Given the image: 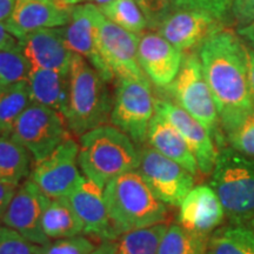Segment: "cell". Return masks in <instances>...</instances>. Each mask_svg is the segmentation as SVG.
I'll use <instances>...</instances> for the list:
<instances>
[{
  "mask_svg": "<svg viewBox=\"0 0 254 254\" xmlns=\"http://www.w3.org/2000/svg\"><path fill=\"white\" fill-rule=\"evenodd\" d=\"M199 58L226 136L254 111L247 78L245 43L239 34L221 28L202 44Z\"/></svg>",
  "mask_w": 254,
  "mask_h": 254,
  "instance_id": "6da1fadb",
  "label": "cell"
},
{
  "mask_svg": "<svg viewBox=\"0 0 254 254\" xmlns=\"http://www.w3.org/2000/svg\"><path fill=\"white\" fill-rule=\"evenodd\" d=\"M111 225L117 238L128 232L161 224L167 205L157 198L138 170L114 178L104 189Z\"/></svg>",
  "mask_w": 254,
  "mask_h": 254,
  "instance_id": "7a4b0ae2",
  "label": "cell"
},
{
  "mask_svg": "<svg viewBox=\"0 0 254 254\" xmlns=\"http://www.w3.org/2000/svg\"><path fill=\"white\" fill-rule=\"evenodd\" d=\"M113 98L104 80L84 57L73 53L64 118L69 131L81 136L111 120Z\"/></svg>",
  "mask_w": 254,
  "mask_h": 254,
  "instance_id": "3957f363",
  "label": "cell"
},
{
  "mask_svg": "<svg viewBox=\"0 0 254 254\" xmlns=\"http://www.w3.org/2000/svg\"><path fill=\"white\" fill-rule=\"evenodd\" d=\"M78 163L84 177L104 190L114 178L138 170L139 151L118 127L101 125L80 136Z\"/></svg>",
  "mask_w": 254,
  "mask_h": 254,
  "instance_id": "277c9868",
  "label": "cell"
},
{
  "mask_svg": "<svg viewBox=\"0 0 254 254\" xmlns=\"http://www.w3.org/2000/svg\"><path fill=\"white\" fill-rule=\"evenodd\" d=\"M209 186L220 200L232 224H246L254 218V158L230 147L218 150Z\"/></svg>",
  "mask_w": 254,
  "mask_h": 254,
  "instance_id": "5b68a950",
  "label": "cell"
},
{
  "mask_svg": "<svg viewBox=\"0 0 254 254\" xmlns=\"http://www.w3.org/2000/svg\"><path fill=\"white\" fill-rule=\"evenodd\" d=\"M164 88L178 106L207 129L219 148L224 147L225 134L221 129L214 99L202 73L199 55L192 52L184 56L176 79Z\"/></svg>",
  "mask_w": 254,
  "mask_h": 254,
  "instance_id": "8992f818",
  "label": "cell"
},
{
  "mask_svg": "<svg viewBox=\"0 0 254 254\" xmlns=\"http://www.w3.org/2000/svg\"><path fill=\"white\" fill-rule=\"evenodd\" d=\"M155 114V98L148 78L118 79L113 97L111 123L132 139L145 145L148 126Z\"/></svg>",
  "mask_w": 254,
  "mask_h": 254,
  "instance_id": "52a82bcc",
  "label": "cell"
},
{
  "mask_svg": "<svg viewBox=\"0 0 254 254\" xmlns=\"http://www.w3.org/2000/svg\"><path fill=\"white\" fill-rule=\"evenodd\" d=\"M67 123L57 111L31 103L15 120L11 135L26 147L34 161H40L69 136Z\"/></svg>",
  "mask_w": 254,
  "mask_h": 254,
  "instance_id": "ba28073f",
  "label": "cell"
},
{
  "mask_svg": "<svg viewBox=\"0 0 254 254\" xmlns=\"http://www.w3.org/2000/svg\"><path fill=\"white\" fill-rule=\"evenodd\" d=\"M138 171L158 199L178 207L194 187V176L150 145L139 150Z\"/></svg>",
  "mask_w": 254,
  "mask_h": 254,
  "instance_id": "9c48e42d",
  "label": "cell"
},
{
  "mask_svg": "<svg viewBox=\"0 0 254 254\" xmlns=\"http://www.w3.org/2000/svg\"><path fill=\"white\" fill-rule=\"evenodd\" d=\"M78 154L77 141L68 138L50 155L33 165L28 179L50 199L68 198L82 179Z\"/></svg>",
  "mask_w": 254,
  "mask_h": 254,
  "instance_id": "30bf717a",
  "label": "cell"
},
{
  "mask_svg": "<svg viewBox=\"0 0 254 254\" xmlns=\"http://www.w3.org/2000/svg\"><path fill=\"white\" fill-rule=\"evenodd\" d=\"M97 43L100 55L114 78H147L138 58L139 37L112 23L101 12L97 18Z\"/></svg>",
  "mask_w": 254,
  "mask_h": 254,
  "instance_id": "8fae6325",
  "label": "cell"
},
{
  "mask_svg": "<svg viewBox=\"0 0 254 254\" xmlns=\"http://www.w3.org/2000/svg\"><path fill=\"white\" fill-rule=\"evenodd\" d=\"M51 199L30 179L18 187L2 215V225L18 232L34 245L50 243L43 230V217Z\"/></svg>",
  "mask_w": 254,
  "mask_h": 254,
  "instance_id": "7c38bea8",
  "label": "cell"
},
{
  "mask_svg": "<svg viewBox=\"0 0 254 254\" xmlns=\"http://www.w3.org/2000/svg\"><path fill=\"white\" fill-rule=\"evenodd\" d=\"M224 26L211 14L194 9L171 11L158 26V33L183 53H192Z\"/></svg>",
  "mask_w": 254,
  "mask_h": 254,
  "instance_id": "4fadbf2b",
  "label": "cell"
},
{
  "mask_svg": "<svg viewBox=\"0 0 254 254\" xmlns=\"http://www.w3.org/2000/svg\"><path fill=\"white\" fill-rule=\"evenodd\" d=\"M155 113L172 124L183 135L195 157L200 172L204 176L211 174L217 161L218 150L207 129L185 110L164 98H155Z\"/></svg>",
  "mask_w": 254,
  "mask_h": 254,
  "instance_id": "5bb4252c",
  "label": "cell"
},
{
  "mask_svg": "<svg viewBox=\"0 0 254 254\" xmlns=\"http://www.w3.org/2000/svg\"><path fill=\"white\" fill-rule=\"evenodd\" d=\"M100 11L97 5H78L72 9L69 23L63 27L64 39L69 51L84 57L107 82L114 79L101 57L97 43V18Z\"/></svg>",
  "mask_w": 254,
  "mask_h": 254,
  "instance_id": "9a60e30c",
  "label": "cell"
},
{
  "mask_svg": "<svg viewBox=\"0 0 254 254\" xmlns=\"http://www.w3.org/2000/svg\"><path fill=\"white\" fill-rule=\"evenodd\" d=\"M73 7L50 0H17L5 27L15 39L43 28L64 27L71 20Z\"/></svg>",
  "mask_w": 254,
  "mask_h": 254,
  "instance_id": "2e32d148",
  "label": "cell"
},
{
  "mask_svg": "<svg viewBox=\"0 0 254 254\" xmlns=\"http://www.w3.org/2000/svg\"><path fill=\"white\" fill-rule=\"evenodd\" d=\"M138 58L147 78L164 88L176 79L184 56L161 34L145 32L139 38Z\"/></svg>",
  "mask_w": 254,
  "mask_h": 254,
  "instance_id": "e0dca14e",
  "label": "cell"
},
{
  "mask_svg": "<svg viewBox=\"0 0 254 254\" xmlns=\"http://www.w3.org/2000/svg\"><path fill=\"white\" fill-rule=\"evenodd\" d=\"M18 45L31 67L68 73L73 52L66 45L63 27L34 31L18 39Z\"/></svg>",
  "mask_w": 254,
  "mask_h": 254,
  "instance_id": "ac0fdd59",
  "label": "cell"
},
{
  "mask_svg": "<svg viewBox=\"0 0 254 254\" xmlns=\"http://www.w3.org/2000/svg\"><path fill=\"white\" fill-rule=\"evenodd\" d=\"M68 200L80 218L85 234L101 241L118 240L111 225L103 189L86 177H82Z\"/></svg>",
  "mask_w": 254,
  "mask_h": 254,
  "instance_id": "d6986e66",
  "label": "cell"
},
{
  "mask_svg": "<svg viewBox=\"0 0 254 254\" xmlns=\"http://www.w3.org/2000/svg\"><path fill=\"white\" fill-rule=\"evenodd\" d=\"M179 207V224L204 236L214 231L225 218L220 200L209 185L193 187Z\"/></svg>",
  "mask_w": 254,
  "mask_h": 254,
  "instance_id": "ffe728a7",
  "label": "cell"
},
{
  "mask_svg": "<svg viewBox=\"0 0 254 254\" xmlns=\"http://www.w3.org/2000/svg\"><path fill=\"white\" fill-rule=\"evenodd\" d=\"M147 141L151 147L165 157L176 161L193 176H198L199 166L195 157L179 131L160 114L155 113L147 131Z\"/></svg>",
  "mask_w": 254,
  "mask_h": 254,
  "instance_id": "44dd1931",
  "label": "cell"
},
{
  "mask_svg": "<svg viewBox=\"0 0 254 254\" xmlns=\"http://www.w3.org/2000/svg\"><path fill=\"white\" fill-rule=\"evenodd\" d=\"M27 81L32 103L50 107L64 117L67 104L68 73L31 67Z\"/></svg>",
  "mask_w": 254,
  "mask_h": 254,
  "instance_id": "7402d4cb",
  "label": "cell"
},
{
  "mask_svg": "<svg viewBox=\"0 0 254 254\" xmlns=\"http://www.w3.org/2000/svg\"><path fill=\"white\" fill-rule=\"evenodd\" d=\"M33 157L20 142L9 135L0 134V183L20 186L30 178Z\"/></svg>",
  "mask_w": 254,
  "mask_h": 254,
  "instance_id": "603a6c76",
  "label": "cell"
},
{
  "mask_svg": "<svg viewBox=\"0 0 254 254\" xmlns=\"http://www.w3.org/2000/svg\"><path fill=\"white\" fill-rule=\"evenodd\" d=\"M44 233L50 240L75 237L84 233V226L68 198L51 200L43 217Z\"/></svg>",
  "mask_w": 254,
  "mask_h": 254,
  "instance_id": "cb8c5ba5",
  "label": "cell"
},
{
  "mask_svg": "<svg viewBox=\"0 0 254 254\" xmlns=\"http://www.w3.org/2000/svg\"><path fill=\"white\" fill-rule=\"evenodd\" d=\"M207 254H254V230L245 224H232L213 232Z\"/></svg>",
  "mask_w": 254,
  "mask_h": 254,
  "instance_id": "d4e9b609",
  "label": "cell"
},
{
  "mask_svg": "<svg viewBox=\"0 0 254 254\" xmlns=\"http://www.w3.org/2000/svg\"><path fill=\"white\" fill-rule=\"evenodd\" d=\"M207 236L186 230L179 222H174L161 238L158 254H207Z\"/></svg>",
  "mask_w": 254,
  "mask_h": 254,
  "instance_id": "484cf974",
  "label": "cell"
},
{
  "mask_svg": "<svg viewBox=\"0 0 254 254\" xmlns=\"http://www.w3.org/2000/svg\"><path fill=\"white\" fill-rule=\"evenodd\" d=\"M31 103L27 80L0 90V134H11L15 120Z\"/></svg>",
  "mask_w": 254,
  "mask_h": 254,
  "instance_id": "4316f807",
  "label": "cell"
},
{
  "mask_svg": "<svg viewBox=\"0 0 254 254\" xmlns=\"http://www.w3.org/2000/svg\"><path fill=\"white\" fill-rule=\"evenodd\" d=\"M168 227L167 224L135 230L123 234L117 240L119 254H158L159 244Z\"/></svg>",
  "mask_w": 254,
  "mask_h": 254,
  "instance_id": "83f0119b",
  "label": "cell"
},
{
  "mask_svg": "<svg viewBox=\"0 0 254 254\" xmlns=\"http://www.w3.org/2000/svg\"><path fill=\"white\" fill-rule=\"evenodd\" d=\"M98 8L112 23L135 34L142 33L148 27L147 20L135 0H113L110 4L98 6Z\"/></svg>",
  "mask_w": 254,
  "mask_h": 254,
  "instance_id": "f1b7e54d",
  "label": "cell"
},
{
  "mask_svg": "<svg viewBox=\"0 0 254 254\" xmlns=\"http://www.w3.org/2000/svg\"><path fill=\"white\" fill-rule=\"evenodd\" d=\"M31 65L19 45L0 50V90L27 80Z\"/></svg>",
  "mask_w": 254,
  "mask_h": 254,
  "instance_id": "f546056e",
  "label": "cell"
},
{
  "mask_svg": "<svg viewBox=\"0 0 254 254\" xmlns=\"http://www.w3.org/2000/svg\"><path fill=\"white\" fill-rule=\"evenodd\" d=\"M94 250V244L80 234L50 241L45 245H36V254H92Z\"/></svg>",
  "mask_w": 254,
  "mask_h": 254,
  "instance_id": "4dcf8cb0",
  "label": "cell"
},
{
  "mask_svg": "<svg viewBox=\"0 0 254 254\" xmlns=\"http://www.w3.org/2000/svg\"><path fill=\"white\" fill-rule=\"evenodd\" d=\"M171 2L177 8L205 12L222 23L230 18L232 7V0H171Z\"/></svg>",
  "mask_w": 254,
  "mask_h": 254,
  "instance_id": "1f68e13d",
  "label": "cell"
},
{
  "mask_svg": "<svg viewBox=\"0 0 254 254\" xmlns=\"http://www.w3.org/2000/svg\"><path fill=\"white\" fill-rule=\"evenodd\" d=\"M226 140L232 148L254 158V111L233 132L226 135Z\"/></svg>",
  "mask_w": 254,
  "mask_h": 254,
  "instance_id": "d6a6232c",
  "label": "cell"
},
{
  "mask_svg": "<svg viewBox=\"0 0 254 254\" xmlns=\"http://www.w3.org/2000/svg\"><path fill=\"white\" fill-rule=\"evenodd\" d=\"M0 254H36V245L6 226H0Z\"/></svg>",
  "mask_w": 254,
  "mask_h": 254,
  "instance_id": "836d02e7",
  "label": "cell"
},
{
  "mask_svg": "<svg viewBox=\"0 0 254 254\" xmlns=\"http://www.w3.org/2000/svg\"><path fill=\"white\" fill-rule=\"evenodd\" d=\"M136 4L141 8L148 27L158 28L165 18L170 14L171 0H135Z\"/></svg>",
  "mask_w": 254,
  "mask_h": 254,
  "instance_id": "e575fe53",
  "label": "cell"
},
{
  "mask_svg": "<svg viewBox=\"0 0 254 254\" xmlns=\"http://www.w3.org/2000/svg\"><path fill=\"white\" fill-rule=\"evenodd\" d=\"M231 14L238 28L254 23V0H232Z\"/></svg>",
  "mask_w": 254,
  "mask_h": 254,
  "instance_id": "d590c367",
  "label": "cell"
},
{
  "mask_svg": "<svg viewBox=\"0 0 254 254\" xmlns=\"http://www.w3.org/2000/svg\"><path fill=\"white\" fill-rule=\"evenodd\" d=\"M18 187L19 186L0 183V218H2L6 209H7L9 202L12 201L15 192H17Z\"/></svg>",
  "mask_w": 254,
  "mask_h": 254,
  "instance_id": "8d00e7d4",
  "label": "cell"
},
{
  "mask_svg": "<svg viewBox=\"0 0 254 254\" xmlns=\"http://www.w3.org/2000/svg\"><path fill=\"white\" fill-rule=\"evenodd\" d=\"M246 46V62H247V78H249V86L251 97H252V101L254 104V51Z\"/></svg>",
  "mask_w": 254,
  "mask_h": 254,
  "instance_id": "74e56055",
  "label": "cell"
},
{
  "mask_svg": "<svg viewBox=\"0 0 254 254\" xmlns=\"http://www.w3.org/2000/svg\"><path fill=\"white\" fill-rule=\"evenodd\" d=\"M17 45L18 40L12 34L8 33L4 23H0V50L11 49V47H14Z\"/></svg>",
  "mask_w": 254,
  "mask_h": 254,
  "instance_id": "f35d334b",
  "label": "cell"
},
{
  "mask_svg": "<svg viewBox=\"0 0 254 254\" xmlns=\"http://www.w3.org/2000/svg\"><path fill=\"white\" fill-rule=\"evenodd\" d=\"M238 34L245 41L246 45L254 51V23L238 28Z\"/></svg>",
  "mask_w": 254,
  "mask_h": 254,
  "instance_id": "ab89813d",
  "label": "cell"
},
{
  "mask_svg": "<svg viewBox=\"0 0 254 254\" xmlns=\"http://www.w3.org/2000/svg\"><path fill=\"white\" fill-rule=\"evenodd\" d=\"M92 254H119L116 240L101 241V244L92 252Z\"/></svg>",
  "mask_w": 254,
  "mask_h": 254,
  "instance_id": "60d3db41",
  "label": "cell"
},
{
  "mask_svg": "<svg viewBox=\"0 0 254 254\" xmlns=\"http://www.w3.org/2000/svg\"><path fill=\"white\" fill-rule=\"evenodd\" d=\"M17 0H0V23H5L13 11Z\"/></svg>",
  "mask_w": 254,
  "mask_h": 254,
  "instance_id": "b9f144b4",
  "label": "cell"
},
{
  "mask_svg": "<svg viewBox=\"0 0 254 254\" xmlns=\"http://www.w3.org/2000/svg\"><path fill=\"white\" fill-rule=\"evenodd\" d=\"M85 1V0H59L58 5L60 6H66V7H71L72 5L79 4V2Z\"/></svg>",
  "mask_w": 254,
  "mask_h": 254,
  "instance_id": "7bdbcfd3",
  "label": "cell"
},
{
  "mask_svg": "<svg viewBox=\"0 0 254 254\" xmlns=\"http://www.w3.org/2000/svg\"><path fill=\"white\" fill-rule=\"evenodd\" d=\"M93 1L97 4V6H101V5L110 4V2H112L113 0H93Z\"/></svg>",
  "mask_w": 254,
  "mask_h": 254,
  "instance_id": "ee69618b",
  "label": "cell"
},
{
  "mask_svg": "<svg viewBox=\"0 0 254 254\" xmlns=\"http://www.w3.org/2000/svg\"><path fill=\"white\" fill-rule=\"evenodd\" d=\"M250 224H251V227H252V228H253V230H254V218H253V220L250 222Z\"/></svg>",
  "mask_w": 254,
  "mask_h": 254,
  "instance_id": "f6af8a7d",
  "label": "cell"
},
{
  "mask_svg": "<svg viewBox=\"0 0 254 254\" xmlns=\"http://www.w3.org/2000/svg\"><path fill=\"white\" fill-rule=\"evenodd\" d=\"M50 1H53V2H57V4H58V1H59V0H50Z\"/></svg>",
  "mask_w": 254,
  "mask_h": 254,
  "instance_id": "bcb514c9",
  "label": "cell"
},
{
  "mask_svg": "<svg viewBox=\"0 0 254 254\" xmlns=\"http://www.w3.org/2000/svg\"><path fill=\"white\" fill-rule=\"evenodd\" d=\"M1 224H2V221H1V218H0V226H1Z\"/></svg>",
  "mask_w": 254,
  "mask_h": 254,
  "instance_id": "7dc6e473",
  "label": "cell"
}]
</instances>
